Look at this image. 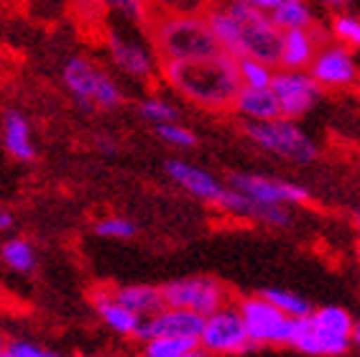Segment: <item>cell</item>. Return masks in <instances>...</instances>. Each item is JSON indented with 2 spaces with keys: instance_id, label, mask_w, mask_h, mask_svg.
I'll list each match as a JSON object with an SVG mask.
<instances>
[{
  "instance_id": "obj_25",
  "label": "cell",
  "mask_w": 360,
  "mask_h": 357,
  "mask_svg": "<svg viewBox=\"0 0 360 357\" xmlns=\"http://www.w3.org/2000/svg\"><path fill=\"white\" fill-rule=\"evenodd\" d=\"M309 316H312L314 327L322 330L325 335L350 339V332H353V316L347 314L342 306H322V309L312 311Z\"/></svg>"
},
{
  "instance_id": "obj_36",
  "label": "cell",
  "mask_w": 360,
  "mask_h": 357,
  "mask_svg": "<svg viewBox=\"0 0 360 357\" xmlns=\"http://www.w3.org/2000/svg\"><path fill=\"white\" fill-rule=\"evenodd\" d=\"M56 357H92V355H56Z\"/></svg>"
},
{
  "instance_id": "obj_39",
  "label": "cell",
  "mask_w": 360,
  "mask_h": 357,
  "mask_svg": "<svg viewBox=\"0 0 360 357\" xmlns=\"http://www.w3.org/2000/svg\"><path fill=\"white\" fill-rule=\"evenodd\" d=\"M112 357H133V355H125V352H120V355H112Z\"/></svg>"
},
{
  "instance_id": "obj_24",
  "label": "cell",
  "mask_w": 360,
  "mask_h": 357,
  "mask_svg": "<svg viewBox=\"0 0 360 357\" xmlns=\"http://www.w3.org/2000/svg\"><path fill=\"white\" fill-rule=\"evenodd\" d=\"M261 299L269 301L274 309H278L289 319H307L312 314V306L307 299H302V294H294V291H284V289H266L261 291Z\"/></svg>"
},
{
  "instance_id": "obj_20",
  "label": "cell",
  "mask_w": 360,
  "mask_h": 357,
  "mask_svg": "<svg viewBox=\"0 0 360 357\" xmlns=\"http://www.w3.org/2000/svg\"><path fill=\"white\" fill-rule=\"evenodd\" d=\"M314 54H317V41H314V36L309 28L281 34L278 64H284L289 72H297V69H304L307 64H312Z\"/></svg>"
},
{
  "instance_id": "obj_7",
  "label": "cell",
  "mask_w": 360,
  "mask_h": 357,
  "mask_svg": "<svg viewBox=\"0 0 360 357\" xmlns=\"http://www.w3.org/2000/svg\"><path fill=\"white\" fill-rule=\"evenodd\" d=\"M197 347H202L207 355H243L253 344H250L248 335H245V327H243L238 309L222 306L215 314L205 316Z\"/></svg>"
},
{
  "instance_id": "obj_33",
  "label": "cell",
  "mask_w": 360,
  "mask_h": 357,
  "mask_svg": "<svg viewBox=\"0 0 360 357\" xmlns=\"http://www.w3.org/2000/svg\"><path fill=\"white\" fill-rule=\"evenodd\" d=\"M181 357H212V355H207V352L202 350V347H194V350H189L187 355H181Z\"/></svg>"
},
{
  "instance_id": "obj_13",
  "label": "cell",
  "mask_w": 360,
  "mask_h": 357,
  "mask_svg": "<svg viewBox=\"0 0 360 357\" xmlns=\"http://www.w3.org/2000/svg\"><path fill=\"white\" fill-rule=\"evenodd\" d=\"M164 169H167L172 181H176L184 192H189L192 197H197V200H202V202L217 205L222 192H225V186H222L212 174L200 169V166L187 164V161H181V158H169Z\"/></svg>"
},
{
  "instance_id": "obj_37",
  "label": "cell",
  "mask_w": 360,
  "mask_h": 357,
  "mask_svg": "<svg viewBox=\"0 0 360 357\" xmlns=\"http://www.w3.org/2000/svg\"><path fill=\"white\" fill-rule=\"evenodd\" d=\"M355 222H358V230H360V212L355 214Z\"/></svg>"
},
{
  "instance_id": "obj_35",
  "label": "cell",
  "mask_w": 360,
  "mask_h": 357,
  "mask_svg": "<svg viewBox=\"0 0 360 357\" xmlns=\"http://www.w3.org/2000/svg\"><path fill=\"white\" fill-rule=\"evenodd\" d=\"M0 357H18V355H13V352L8 350V347H3V352H0Z\"/></svg>"
},
{
  "instance_id": "obj_16",
  "label": "cell",
  "mask_w": 360,
  "mask_h": 357,
  "mask_svg": "<svg viewBox=\"0 0 360 357\" xmlns=\"http://www.w3.org/2000/svg\"><path fill=\"white\" fill-rule=\"evenodd\" d=\"M217 207H222V209L230 214L245 217V220H256V222H264V225H274V227H284V225H289V220H291V214L286 207L261 205V202L250 200V197L236 192V189H225L220 202H217Z\"/></svg>"
},
{
  "instance_id": "obj_22",
  "label": "cell",
  "mask_w": 360,
  "mask_h": 357,
  "mask_svg": "<svg viewBox=\"0 0 360 357\" xmlns=\"http://www.w3.org/2000/svg\"><path fill=\"white\" fill-rule=\"evenodd\" d=\"M269 18L281 34H286V31H302V28L312 26L309 8L304 3H299V0H276V6L269 13Z\"/></svg>"
},
{
  "instance_id": "obj_10",
  "label": "cell",
  "mask_w": 360,
  "mask_h": 357,
  "mask_svg": "<svg viewBox=\"0 0 360 357\" xmlns=\"http://www.w3.org/2000/svg\"><path fill=\"white\" fill-rule=\"evenodd\" d=\"M230 189H236V192L245 194L250 200L261 202V205H271V207L304 202L307 197H309V192H307L304 186L294 184V181L258 176V174H236V176H230Z\"/></svg>"
},
{
  "instance_id": "obj_32",
  "label": "cell",
  "mask_w": 360,
  "mask_h": 357,
  "mask_svg": "<svg viewBox=\"0 0 360 357\" xmlns=\"http://www.w3.org/2000/svg\"><path fill=\"white\" fill-rule=\"evenodd\" d=\"M13 222V212H0V230H11Z\"/></svg>"
},
{
  "instance_id": "obj_6",
  "label": "cell",
  "mask_w": 360,
  "mask_h": 357,
  "mask_svg": "<svg viewBox=\"0 0 360 357\" xmlns=\"http://www.w3.org/2000/svg\"><path fill=\"white\" fill-rule=\"evenodd\" d=\"M161 299H164L167 309L192 311L205 319L225 306V289L215 278L192 275V278H176V281L161 286Z\"/></svg>"
},
{
  "instance_id": "obj_18",
  "label": "cell",
  "mask_w": 360,
  "mask_h": 357,
  "mask_svg": "<svg viewBox=\"0 0 360 357\" xmlns=\"http://www.w3.org/2000/svg\"><path fill=\"white\" fill-rule=\"evenodd\" d=\"M3 145L18 161H34L36 158L31 123L21 110H8L3 115Z\"/></svg>"
},
{
  "instance_id": "obj_4",
  "label": "cell",
  "mask_w": 360,
  "mask_h": 357,
  "mask_svg": "<svg viewBox=\"0 0 360 357\" xmlns=\"http://www.w3.org/2000/svg\"><path fill=\"white\" fill-rule=\"evenodd\" d=\"M228 13L238 21L240 28V46L243 59H256L261 64H278L281 54V31L271 23L269 13L253 3H233L228 6Z\"/></svg>"
},
{
  "instance_id": "obj_1",
  "label": "cell",
  "mask_w": 360,
  "mask_h": 357,
  "mask_svg": "<svg viewBox=\"0 0 360 357\" xmlns=\"http://www.w3.org/2000/svg\"><path fill=\"white\" fill-rule=\"evenodd\" d=\"M161 72L174 89H179L187 100L207 108V110L228 108L240 92L236 59H230L222 51L210 59H197V62L161 64Z\"/></svg>"
},
{
  "instance_id": "obj_19",
  "label": "cell",
  "mask_w": 360,
  "mask_h": 357,
  "mask_svg": "<svg viewBox=\"0 0 360 357\" xmlns=\"http://www.w3.org/2000/svg\"><path fill=\"white\" fill-rule=\"evenodd\" d=\"M112 299L125 306L131 314L148 319V316L159 314L164 309V299H161V289L148 286V283H131V286H120L112 289Z\"/></svg>"
},
{
  "instance_id": "obj_38",
  "label": "cell",
  "mask_w": 360,
  "mask_h": 357,
  "mask_svg": "<svg viewBox=\"0 0 360 357\" xmlns=\"http://www.w3.org/2000/svg\"><path fill=\"white\" fill-rule=\"evenodd\" d=\"M3 347H6V342H3V337H0V352H3Z\"/></svg>"
},
{
  "instance_id": "obj_9",
  "label": "cell",
  "mask_w": 360,
  "mask_h": 357,
  "mask_svg": "<svg viewBox=\"0 0 360 357\" xmlns=\"http://www.w3.org/2000/svg\"><path fill=\"white\" fill-rule=\"evenodd\" d=\"M269 89L276 97L278 115L284 120H294L309 112L319 97V84L304 72H278L271 79Z\"/></svg>"
},
{
  "instance_id": "obj_5",
  "label": "cell",
  "mask_w": 360,
  "mask_h": 357,
  "mask_svg": "<svg viewBox=\"0 0 360 357\" xmlns=\"http://www.w3.org/2000/svg\"><path fill=\"white\" fill-rule=\"evenodd\" d=\"M245 136L256 145H261L264 151L297 161V164H309L319 153L312 138L307 136L294 120H284V117H276L271 123H248Z\"/></svg>"
},
{
  "instance_id": "obj_12",
  "label": "cell",
  "mask_w": 360,
  "mask_h": 357,
  "mask_svg": "<svg viewBox=\"0 0 360 357\" xmlns=\"http://www.w3.org/2000/svg\"><path fill=\"white\" fill-rule=\"evenodd\" d=\"M202 324L205 319L192 311H181V309H164L159 314L148 316L141 324L139 339L148 342V339H156V337H167V339H184V342H197L202 335Z\"/></svg>"
},
{
  "instance_id": "obj_26",
  "label": "cell",
  "mask_w": 360,
  "mask_h": 357,
  "mask_svg": "<svg viewBox=\"0 0 360 357\" xmlns=\"http://www.w3.org/2000/svg\"><path fill=\"white\" fill-rule=\"evenodd\" d=\"M238 79H240L243 89H269L274 72L269 64H261L256 59H238Z\"/></svg>"
},
{
  "instance_id": "obj_30",
  "label": "cell",
  "mask_w": 360,
  "mask_h": 357,
  "mask_svg": "<svg viewBox=\"0 0 360 357\" xmlns=\"http://www.w3.org/2000/svg\"><path fill=\"white\" fill-rule=\"evenodd\" d=\"M333 28L342 41L353 44V46H360V18H355V15H338Z\"/></svg>"
},
{
  "instance_id": "obj_23",
  "label": "cell",
  "mask_w": 360,
  "mask_h": 357,
  "mask_svg": "<svg viewBox=\"0 0 360 357\" xmlns=\"http://www.w3.org/2000/svg\"><path fill=\"white\" fill-rule=\"evenodd\" d=\"M0 261L15 273H31L36 268V250L26 238H11L0 245Z\"/></svg>"
},
{
  "instance_id": "obj_27",
  "label": "cell",
  "mask_w": 360,
  "mask_h": 357,
  "mask_svg": "<svg viewBox=\"0 0 360 357\" xmlns=\"http://www.w3.org/2000/svg\"><path fill=\"white\" fill-rule=\"evenodd\" d=\"M139 110L153 125L176 123V108L172 103H167V100H161V97H146L143 103L139 105Z\"/></svg>"
},
{
  "instance_id": "obj_21",
  "label": "cell",
  "mask_w": 360,
  "mask_h": 357,
  "mask_svg": "<svg viewBox=\"0 0 360 357\" xmlns=\"http://www.w3.org/2000/svg\"><path fill=\"white\" fill-rule=\"evenodd\" d=\"M233 108H236L240 115L248 117V123H271L276 120L278 115V103L271 89H243L233 100Z\"/></svg>"
},
{
  "instance_id": "obj_2",
  "label": "cell",
  "mask_w": 360,
  "mask_h": 357,
  "mask_svg": "<svg viewBox=\"0 0 360 357\" xmlns=\"http://www.w3.org/2000/svg\"><path fill=\"white\" fill-rule=\"evenodd\" d=\"M151 41L161 64L197 62L220 54L207 18L200 13H161L151 21Z\"/></svg>"
},
{
  "instance_id": "obj_29",
  "label": "cell",
  "mask_w": 360,
  "mask_h": 357,
  "mask_svg": "<svg viewBox=\"0 0 360 357\" xmlns=\"http://www.w3.org/2000/svg\"><path fill=\"white\" fill-rule=\"evenodd\" d=\"M156 136H159L164 143L176 145V148H192V145H197V136L179 123L156 125Z\"/></svg>"
},
{
  "instance_id": "obj_8",
  "label": "cell",
  "mask_w": 360,
  "mask_h": 357,
  "mask_svg": "<svg viewBox=\"0 0 360 357\" xmlns=\"http://www.w3.org/2000/svg\"><path fill=\"white\" fill-rule=\"evenodd\" d=\"M248 335L250 344H281L289 342L291 337V324L294 319L284 316L278 309H274L269 301H264L261 296L245 299L238 309Z\"/></svg>"
},
{
  "instance_id": "obj_14",
  "label": "cell",
  "mask_w": 360,
  "mask_h": 357,
  "mask_svg": "<svg viewBox=\"0 0 360 357\" xmlns=\"http://www.w3.org/2000/svg\"><path fill=\"white\" fill-rule=\"evenodd\" d=\"M317 84H327V87H345V84L355 82L358 77V67H355L350 51L342 46H327L317 51L312 59V74H309Z\"/></svg>"
},
{
  "instance_id": "obj_28",
  "label": "cell",
  "mask_w": 360,
  "mask_h": 357,
  "mask_svg": "<svg viewBox=\"0 0 360 357\" xmlns=\"http://www.w3.org/2000/svg\"><path fill=\"white\" fill-rule=\"evenodd\" d=\"M136 233H139V227L125 217H103L100 222H95V235L108 238V240H128Z\"/></svg>"
},
{
  "instance_id": "obj_15",
  "label": "cell",
  "mask_w": 360,
  "mask_h": 357,
  "mask_svg": "<svg viewBox=\"0 0 360 357\" xmlns=\"http://www.w3.org/2000/svg\"><path fill=\"white\" fill-rule=\"evenodd\" d=\"M289 344H294L297 350L307 352V355L338 357V355H345V352H347V347H350V339L325 335L322 330H317V327H314L312 316H307V319H294V324H291Z\"/></svg>"
},
{
  "instance_id": "obj_31",
  "label": "cell",
  "mask_w": 360,
  "mask_h": 357,
  "mask_svg": "<svg viewBox=\"0 0 360 357\" xmlns=\"http://www.w3.org/2000/svg\"><path fill=\"white\" fill-rule=\"evenodd\" d=\"M6 347L18 357H56L54 352L44 350L41 344L28 342V339H13V342H8Z\"/></svg>"
},
{
  "instance_id": "obj_34",
  "label": "cell",
  "mask_w": 360,
  "mask_h": 357,
  "mask_svg": "<svg viewBox=\"0 0 360 357\" xmlns=\"http://www.w3.org/2000/svg\"><path fill=\"white\" fill-rule=\"evenodd\" d=\"M350 339L360 344V319H358V322H353V332H350Z\"/></svg>"
},
{
  "instance_id": "obj_40",
  "label": "cell",
  "mask_w": 360,
  "mask_h": 357,
  "mask_svg": "<svg viewBox=\"0 0 360 357\" xmlns=\"http://www.w3.org/2000/svg\"><path fill=\"white\" fill-rule=\"evenodd\" d=\"M358 258H360V242H358Z\"/></svg>"
},
{
  "instance_id": "obj_17",
  "label": "cell",
  "mask_w": 360,
  "mask_h": 357,
  "mask_svg": "<svg viewBox=\"0 0 360 357\" xmlns=\"http://www.w3.org/2000/svg\"><path fill=\"white\" fill-rule=\"evenodd\" d=\"M92 304H95V311L100 314V319H103L115 335L139 337L143 319L131 314L125 306H120V304L112 299V289H97L95 294H92Z\"/></svg>"
},
{
  "instance_id": "obj_3",
  "label": "cell",
  "mask_w": 360,
  "mask_h": 357,
  "mask_svg": "<svg viewBox=\"0 0 360 357\" xmlns=\"http://www.w3.org/2000/svg\"><path fill=\"white\" fill-rule=\"evenodd\" d=\"M62 82L82 110H115L123 103V89L87 56H70L62 67Z\"/></svg>"
},
{
  "instance_id": "obj_11",
  "label": "cell",
  "mask_w": 360,
  "mask_h": 357,
  "mask_svg": "<svg viewBox=\"0 0 360 357\" xmlns=\"http://www.w3.org/2000/svg\"><path fill=\"white\" fill-rule=\"evenodd\" d=\"M108 51H110L112 64L133 79H151L156 74V67H159L156 54H153L151 46H146L139 39H131L120 31H110Z\"/></svg>"
}]
</instances>
